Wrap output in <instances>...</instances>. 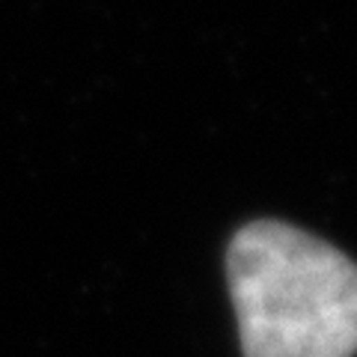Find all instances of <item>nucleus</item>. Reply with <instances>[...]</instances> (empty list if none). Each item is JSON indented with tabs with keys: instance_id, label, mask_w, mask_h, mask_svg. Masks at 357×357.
<instances>
[{
	"instance_id": "nucleus-1",
	"label": "nucleus",
	"mask_w": 357,
	"mask_h": 357,
	"mask_svg": "<svg viewBox=\"0 0 357 357\" xmlns=\"http://www.w3.org/2000/svg\"><path fill=\"white\" fill-rule=\"evenodd\" d=\"M244 357H354L357 265L277 220L236 232L227 256Z\"/></svg>"
}]
</instances>
